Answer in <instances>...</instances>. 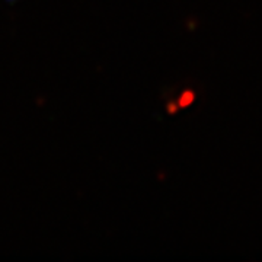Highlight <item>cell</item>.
I'll return each mask as SVG.
<instances>
[{"instance_id":"cell-1","label":"cell","mask_w":262,"mask_h":262,"mask_svg":"<svg viewBox=\"0 0 262 262\" xmlns=\"http://www.w3.org/2000/svg\"><path fill=\"white\" fill-rule=\"evenodd\" d=\"M195 98H196V95L192 89H185L182 94L179 95V98L177 102H178L179 108H188V106H191L192 103L195 102Z\"/></svg>"},{"instance_id":"cell-2","label":"cell","mask_w":262,"mask_h":262,"mask_svg":"<svg viewBox=\"0 0 262 262\" xmlns=\"http://www.w3.org/2000/svg\"><path fill=\"white\" fill-rule=\"evenodd\" d=\"M178 102L175 103V101H173V102H169L168 103V111H169V114H173V113H177V111H178Z\"/></svg>"}]
</instances>
